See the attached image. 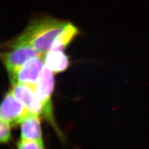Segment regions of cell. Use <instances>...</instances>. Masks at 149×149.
<instances>
[{"instance_id":"6da1fadb","label":"cell","mask_w":149,"mask_h":149,"mask_svg":"<svg viewBox=\"0 0 149 149\" xmlns=\"http://www.w3.org/2000/svg\"><path fill=\"white\" fill-rule=\"evenodd\" d=\"M67 22L49 16L32 20L21 34L6 43L29 45L45 54L50 51L55 38Z\"/></svg>"},{"instance_id":"7a4b0ae2","label":"cell","mask_w":149,"mask_h":149,"mask_svg":"<svg viewBox=\"0 0 149 149\" xmlns=\"http://www.w3.org/2000/svg\"><path fill=\"white\" fill-rule=\"evenodd\" d=\"M4 46L6 50L1 53V57L8 74L15 72L29 59L44 55L29 45L5 43Z\"/></svg>"},{"instance_id":"3957f363","label":"cell","mask_w":149,"mask_h":149,"mask_svg":"<svg viewBox=\"0 0 149 149\" xmlns=\"http://www.w3.org/2000/svg\"><path fill=\"white\" fill-rule=\"evenodd\" d=\"M54 72L44 66L38 80L34 86L36 95L44 106V116L50 123L54 124L51 96L55 86Z\"/></svg>"},{"instance_id":"277c9868","label":"cell","mask_w":149,"mask_h":149,"mask_svg":"<svg viewBox=\"0 0 149 149\" xmlns=\"http://www.w3.org/2000/svg\"><path fill=\"white\" fill-rule=\"evenodd\" d=\"M43 55L29 59L15 72L9 73L12 85L21 83L34 87L45 66Z\"/></svg>"},{"instance_id":"5b68a950","label":"cell","mask_w":149,"mask_h":149,"mask_svg":"<svg viewBox=\"0 0 149 149\" xmlns=\"http://www.w3.org/2000/svg\"><path fill=\"white\" fill-rule=\"evenodd\" d=\"M30 114L26 107L19 101L11 91H9L4 96L1 105L0 118L15 127L20 124L26 116Z\"/></svg>"},{"instance_id":"8992f818","label":"cell","mask_w":149,"mask_h":149,"mask_svg":"<svg viewBox=\"0 0 149 149\" xmlns=\"http://www.w3.org/2000/svg\"><path fill=\"white\" fill-rule=\"evenodd\" d=\"M12 86L11 91L13 95L26 107L30 114L44 116V106L37 97L33 86L21 83H16Z\"/></svg>"},{"instance_id":"52a82bcc","label":"cell","mask_w":149,"mask_h":149,"mask_svg":"<svg viewBox=\"0 0 149 149\" xmlns=\"http://www.w3.org/2000/svg\"><path fill=\"white\" fill-rule=\"evenodd\" d=\"M21 139L42 142L39 116L29 114L20 123Z\"/></svg>"},{"instance_id":"ba28073f","label":"cell","mask_w":149,"mask_h":149,"mask_svg":"<svg viewBox=\"0 0 149 149\" xmlns=\"http://www.w3.org/2000/svg\"><path fill=\"white\" fill-rule=\"evenodd\" d=\"M45 66L54 73L64 72L70 65L69 57L63 50H50L43 55Z\"/></svg>"},{"instance_id":"9c48e42d","label":"cell","mask_w":149,"mask_h":149,"mask_svg":"<svg viewBox=\"0 0 149 149\" xmlns=\"http://www.w3.org/2000/svg\"><path fill=\"white\" fill-rule=\"evenodd\" d=\"M78 34L77 27L68 22L55 38L50 50H63Z\"/></svg>"},{"instance_id":"30bf717a","label":"cell","mask_w":149,"mask_h":149,"mask_svg":"<svg viewBox=\"0 0 149 149\" xmlns=\"http://www.w3.org/2000/svg\"><path fill=\"white\" fill-rule=\"evenodd\" d=\"M11 125L8 122L1 120L0 124V142L1 143H8L11 139Z\"/></svg>"},{"instance_id":"8fae6325","label":"cell","mask_w":149,"mask_h":149,"mask_svg":"<svg viewBox=\"0 0 149 149\" xmlns=\"http://www.w3.org/2000/svg\"><path fill=\"white\" fill-rule=\"evenodd\" d=\"M17 149H45L42 142L21 140L17 144Z\"/></svg>"}]
</instances>
